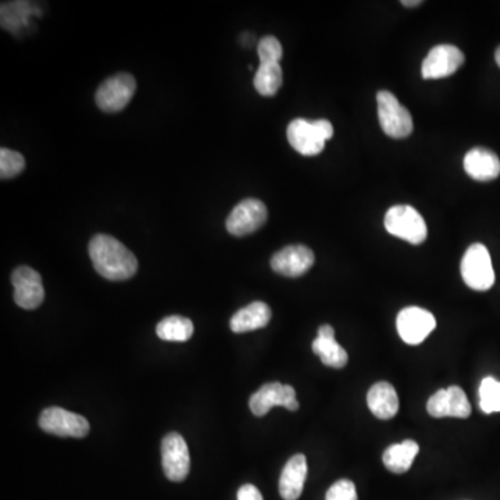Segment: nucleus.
I'll return each instance as SVG.
<instances>
[{
  "label": "nucleus",
  "instance_id": "obj_1",
  "mask_svg": "<svg viewBox=\"0 0 500 500\" xmlns=\"http://www.w3.org/2000/svg\"><path fill=\"white\" fill-rule=\"evenodd\" d=\"M89 256L96 272L106 280L125 281L137 274V257L113 237H94L89 242Z\"/></svg>",
  "mask_w": 500,
  "mask_h": 500
},
{
  "label": "nucleus",
  "instance_id": "obj_2",
  "mask_svg": "<svg viewBox=\"0 0 500 500\" xmlns=\"http://www.w3.org/2000/svg\"><path fill=\"white\" fill-rule=\"evenodd\" d=\"M384 226L390 236L412 245H421L427 239V224L412 206H392L385 214Z\"/></svg>",
  "mask_w": 500,
  "mask_h": 500
},
{
  "label": "nucleus",
  "instance_id": "obj_3",
  "mask_svg": "<svg viewBox=\"0 0 500 500\" xmlns=\"http://www.w3.org/2000/svg\"><path fill=\"white\" fill-rule=\"evenodd\" d=\"M461 277L471 290H491L495 284L494 265L488 249L482 244L471 245L461 259Z\"/></svg>",
  "mask_w": 500,
  "mask_h": 500
},
{
  "label": "nucleus",
  "instance_id": "obj_4",
  "mask_svg": "<svg viewBox=\"0 0 500 500\" xmlns=\"http://www.w3.org/2000/svg\"><path fill=\"white\" fill-rule=\"evenodd\" d=\"M377 104H379V124L388 137L402 139L412 134V114L403 104H400L394 94L379 91L377 95Z\"/></svg>",
  "mask_w": 500,
  "mask_h": 500
},
{
  "label": "nucleus",
  "instance_id": "obj_5",
  "mask_svg": "<svg viewBox=\"0 0 500 500\" xmlns=\"http://www.w3.org/2000/svg\"><path fill=\"white\" fill-rule=\"evenodd\" d=\"M137 91V81L131 74L120 73L107 78L96 91V104L106 113L122 111Z\"/></svg>",
  "mask_w": 500,
  "mask_h": 500
},
{
  "label": "nucleus",
  "instance_id": "obj_6",
  "mask_svg": "<svg viewBox=\"0 0 500 500\" xmlns=\"http://www.w3.org/2000/svg\"><path fill=\"white\" fill-rule=\"evenodd\" d=\"M40 427L45 433L63 438H85L91 430L85 417L56 406L43 410L40 417Z\"/></svg>",
  "mask_w": 500,
  "mask_h": 500
},
{
  "label": "nucleus",
  "instance_id": "obj_7",
  "mask_svg": "<svg viewBox=\"0 0 500 500\" xmlns=\"http://www.w3.org/2000/svg\"><path fill=\"white\" fill-rule=\"evenodd\" d=\"M436 320L431 311L412 306L400 311L397 318V328L400 338L407 345H420L435 330Z\"/></svg>",
  "mask_w": 500,
  "mask_h": 500
},
{
  "label": "nucleus",
  "instance_id": "obj_8",
  "mask_svg": "<svg viewBox=\"0 0 500 500\" xmlns=\"http://www.w3.org/2000/svg\"><path fill=\"white\" fill-rule=\"evenodd\" d=\"M274 406H282L290 412L299 410V402L296 400V392L290 385L270 382L263 385L249 399V407L257 417L267 415Z\"/></svg>",
  "mask_w": 500,
  "mask_h": 500
},
{
  "label": "nucleus",
  "instance_id": "obj_9",
  "mask_svg": "<svg viewBox=\"0 0 500 500\" xmlns=\"http://www.w3.org/2000/svg\"><path fill=\"white\" fill-rule=\"evenodd\" d=\"M267 221V208L259 199H245L227 219V229L234 237H246L262 228Z\"/></svg>",
  "mask_w": 500,
  "mask_h": 500
},
{
  "label": "nucleus",
  "instance_id": "obj_10",
  "mask_svg": "<svg viewBox=\"0 0 500 500\" xmlns=\"http://www.w3.org/2000/svg\"><path fill=\"white\" fill-rule=\"evenodd\" d=\"M163 470L170 481L181 482L191 470L190 449L177 433H167L162 442Z\"/></svg>",
  "mask_w": 500,
  "mask_h": 500
},
{
  "label": "nucleus",
  "instance_id": "obj_11",
  "mask_svg": "<svg viewBox=\"0 0 500 500\" xmlns=\"http://www.w3.org/2000/svg\"><path fill=\"white\" fill-rule=\"evenodd\" d=\"M464 65V55L458 46L438 45L428 53L421 66L424 80H440L453 76Z\"/></svg>",
  "mask_w": 500,
  "mask_h": 500
},
{
  "label": "nucleus",
  "instance_id": "obj_12",
  "mask_svg": "<svg viewBox=\"0 0 500 500\" xmlns=\"http://www.w3.org/2000/svg\"><path fill=\"white\" fill-rule=\"evenodd\" d=\"M12 284L14 287V302L25 310H34L45 299L42 277L28 265H22L13 272Z\"/></svg>",
  "mask_w": 500,
  "mask_h": 500
},
{
  "label": "nucleus",
  "instance_id": "obj_13",
  "mask_svg": "<svg viewBox=\"0 0 500 500\" xmlns=\"http://www.w3.org/2000/svg\"><path fill=\"white\" fill-rule=\"evenodd\" d=\"M428 415L435 418H467L471 415V405L466 392L460 387L451 385L448 389H440L427 402Z\"/></svg>",
  "mask_w": 500,
  "mask_h": 500
},
{
  "label": "nucleus",
  "instance_id": "obj_14",
  "mask_svg": "<svg viewBox=\"0 0 500 500\" xmlns=\"http://www.w3.org/2000/svg\"><path fill=\"white\" fill-rule=\"evenodd\" d=\"M315 264V254L305 245H290L272 257V269L285 277H302Z\"/></svg>",
  "mask_w": 500,
  "mask_h": 500
},
{
  "label": "nucleus",
  "instance_id": "obj_15",
  "mask_svg": "<svg viewBox=\"0 0 500 500\" xmlns=\"http://www.w3.org/2000/svg\"><path fill=\"white\" fill-rule=\"evenodd\" d=\"M288 140L290 147L303 156H316L323 152L326 140L316 129L315 121L296 119L288 125Z\"/></svg>",
  "mask_w": 500,
  "mask_h": 500
},
{
  "label": "nucleus",
  "instance_id": "obj_16",
  "mask_svg": "<svg viewBox=\"0 0 500 500\" xmlns=\"http://www.w3.org/2000/svg\"><path fill=\"white\" fill-rule=\"evenodd\" d=\"M464 170L473 180L489 183L500 174V160L496 153L486 147H474L464 157Z\"/></svg>",
  "mask_w": 500,
  "mask_h": 500
},
{
  "label": "nucleus",
  "instance_id": "obj_17",
  "mask_svg": "<svg viewBox=\"0 0 500 500\" xmlns=\"http://www.w3.org/2000/svg\"><path fill=\"white\" fill-rule=\"evenodd\" d=\"M311 349L320 357L321 362L331 369H344L348 364L349 356L345 349L339 345L335 339L333 326L324 324L318 328L317 338L313 342Z\"/></svg>",
  "mask_w": 500,
  "mask_h": 500
},
{
  "label": "nucleus",
  "instance_id": "obj_18",
  "mask_svg": "<svg viewBox=\"0 0 500 500\" xmlns=\"http://www.w3.org/2000/svg\"><path fill=\"white\" fill-rule=\"evenodd\" d=\"M306 478H308V460L306 456H292L282 469L280 477V495L284 500H298L305 488Z\"/></svg>",
  "mask_w": 500,
  "mask_h": 500
},
{
  "label": "nucleus",
  "instance_id": "obj_19",
  "mask_svg": "<svg viewBox=\"0 0 500 500\" xmlns=\"http://www.w3.org/2000/svg\"><path fill=\"white\" fill-rule=\"evenodd\" d=\"M370 412L379 420H390L399 412V397L397 389L389 382H377L367 394Z\"/></svg>",
  "mask_w": 500,
  "mask_h": 500
},
{
  "label": "nucleus",
  "instance_id": "obj_20",
  "mask_svg": "<svg viewBox=\"0 0 500 500\" xmlns=\"http://www.w3.org/2000/svg\"><path fill=\"white\" fill-rule=\"evenodd\" d=\"M272 308L264 302H254L237 311L229 321L232 333L244 334L264 328L272 320Z\"/></svg>",
  "mask_w": 500,
  "mask_h": 500
},
{
  "label": "nucleus",
  "instance_id": "obj_21",
  "mask_svg": "<svg viewBox=\"0 0 500 500\" xmlns=\"http://www.w3.org/2000/svg\"><path fill=\"white\" fill-rule=\"evenodd\" d=\"M420 451V446L415 441L406 440L402 443H395L385 449L382 461L390 473L405 474L413 466L415 456Z\"/></svg>",
  "mask_w": 500,
  "mask_h": 500
},
{
  "label": "nucleus",
  "instance_id": "obj_22",
  "mask_svg": "<svg viewBox=\"0 0 500 500\" xmlns=\"http://www.w3.org/2000/svg\"><path fill=\"white\" fill-rule=\"evenodd\" d=\"M156 334L162 341L167 342H186L190 341L193 335V324L190 318L181 317V316H170L163 318L157 326Z\"/></svg>",
  "mask_w": 500,
  "mask_h": 500
},
{
  "label": "nucleus",
  "instance_id": "obj_23",
  "mask_svg": "<svg viewBox=\"0 0 500 500\" xmlns=\"http://www.w3.org/2000/svg\"><path fill=\"white\" fill-rule=\"evenodd\" d=\"M282 80L284 76L280 63H260L254 85L260 95L274 96L282 85Z\"/></svg>",
  "mask_w": 500,
  "mask_h": 500
},
{
  "label": "nucleus",
  "instance_id": "obj_24",
  "mask_svg": "<svg viewBox=\"0 0 500 500\" xmlns=\"http://www.w3.org/2000/svg\"><path fill=\"white\" fill-rule=\"evenodd\" d=\"M479 407L487 415L500 412V382L492 377L482 379L479 387Z\"/></svg>",
  "mask_w": 500,
  "mask_h": 500
},
{
  "label": "nucleus",
  "instance_id": "obj_25",
  "mask_svg": "<svg viewBox=\"0 0 500 500\" xmlns=\"http://www.w3.org/2000/svg\"><path fill=\"white\" fill-rule=\"evenodd\" d=\"M25 168V159L22 153L2 147L0 149V177L2 180L17 177Z\"/></svg>",
  "mask_w": 500,
  "mask_h": 500
},
{
  "label": "nucleus",
  "instance_id": "obj_26",
  "mask_svg": "<svg viewBox=\"0 0 500 500\" xmlns=\"http://www.w3.org/2000/svg\"><path fill=\"white\" fill-rule=\"evenodd\" d=\"M260 63H280L282 58V45L275 37H264L257 45Z\"/></svg>",
  "mask_w": 500,
  "mask_h": 500
},
{
  "label": "nucleus",
  "instance_id": "obj_27",
  "mask_svg": "<svg viewBox=\"0 0 500 500\" xmlns=\"http://www.w3.org/2000/svg\"><path fill=\"white\" fill-rule=\"evenodd\" d=\"M326 500H357L356 487L351 479H339L326 491Z\"/></svg>",
  "mask_w": 500,
  "mask_h": 500
},
{
  "label": "nucleus",
  "instance_id": "obj_28",
  "mask_svg": "<svg viewBox=\"0 0 500 500\" xmlns=\"http://www.w3.org/2000/svg\"><path fill=\"white\" fill-rule=\"evenodd\" d=\"M238 500H263L262 494L252 484L241 487L238 491Z\"/></svg>",
  "mask_w": 500,
  "mask_h": 500
},
{
  "label": "nucleus",
  "instance_id": "obj_29",
  "mask_svg": "<svg viewBox=\"0 0 500 500\" xmlns=\"http://www.w3.org/2000/svg\"><path fill=\"white\" fill-rule=\"evenodd\" d=\"M315 125L324 140L334 137V127L328 120H316Z\"/></svg>",
  "mask_w": 500,
  "mask_h": 500
},
{
  "label": "nucleus",
  "instance_id": "obj_30",
  "mask_svg": "<svg viewBox=\"0 0 500 500\" xmlns=\"http://www.w3.org/2000/svg\"><path fill=\"white\" fill-rule=\"evenodd\" d=\"M421 4H423V2H420V0H415V2H402V4H405L406 7L420 6Z\"/></svg>",
  "mask_w": 500,
  "mask_h": 500
},
{
  "label": "nucleus",
  "instance_id": "obj_31",
  "mask_svg": "<svg viewBox=\"0 0 500 500\" xmlns=\"http://www.w3.org/2000/svg\"><path fill=\"white\" fill-rule=\"evenodd\" d=\"M495 60H496L497 66L500 67V46L497 48L496 52H495Z\"/></svg>",
  "mask_w": 500,
  "mask_h": 500
}]
</instances>
